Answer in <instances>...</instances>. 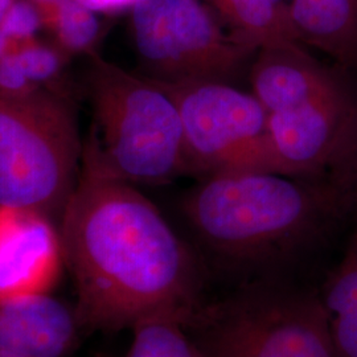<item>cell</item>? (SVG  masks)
Returning <instances> with one entry per match:
<instances>
[{"label": "cell", "mask_w": 357, "mask_h": 357, "mask_svg": "<svg viewBox=\"0 0 357 357\" xmlns=\"http://www.w3.org/2000/svg\"><path fill=\"white\" fill-rule=\"evenodd\" d=\"M131 36L144 76L160 82H229L258 48L224 28L203 0H137Z\"/></svg>", "instance_id": "cell-6"}, {"label": "cell", "mask_w": 357, "mask_h": 357, "mask_svg": "<svg viewBox=\"0 0 357 357\" xmlns=\"http://www.w3.org/2000/svg\"><path fill=\"white\" fill-rule=\"evenodd\" d=\"M355 107V86L343 84L293 109L268 114L274 172L317 178L339 153Z\"/></svg>", "instance_id": "cell-8"}, {"label": "cell", "mask_w": 357, "mask_h": 357, "mask_svg": "<svg viewBox=\"0 0 357 357\" xmlns=\"http://www.w3.org/2000/svg\"><path fill=\"white\" fill-rule=\"evenodd\" d=\"M159 82L178 106L191 176L274 172L268 113L253 93L222 81Z\"/></svg>", "instance_id": "cell-7"}, {"label": "cell", "mask_w": 357, "mask_h": 357, "mask_svg": "<svg viewBox=\"0 0 357 357\" xmlns=\"http://www.w3.org/2000/svg\"><path fill=\"white\" fill-rule=\"evenodd\" d=\"M41 26V16L33 4L26 0H15L4 16L0 29L15 41H31Z\"/></svg>", "instance_id": "cell-19"}, {"label": "cell", "mask_w": 357, "mask_h": 357, "mask_svg": "<svg viewBox=\"0 0 357 357\" xmlns=\"http://www.w3.org/2000/svg\"><path fill=\"white\" fill-rule=\"evenodd\" d=\"M59 233L79 327L131 330L158 317L187 326L200 310L191 250L131 183L81 166Z\"/></svg>", "instance_id": "cell-1"}, {"label": "cell", "mask_w": 357, "mask_h": 357, "mask_svg": "<svg viewBox=\"0 0 357 357\" xmlns=\"http://www.w3.org/2000/svg\"><path fill=\"white\" fill-rule=\"evenodd\" d=\"M327 181L339 193L345 209H357V86L355 107L344 141L327 172Z\"/></svg>", "instance_id": "cell-17"}, {"label": "cell", "mask_w": 357, "mask_h": 357, "mask_svg": "<svg viewBox=\"0 0 357 357\" xmlns=\"http://www.w3.org/2000/svg\"><path fill=\"white\" fill-rule=\"evenodd\" d=\"M187 326L204 357H337L319 296L271 283L200 308Z\"/></svg>", "instance_id": "cell-5"}, {"label": "cell", "mask_w": 357, "mask_h": 357, "mask_svg": "<svg viewBox=\"0 0 357 357\" xmlns=\"http://www.w3.org/2000/svg\"><path fill=\"white\" fill-rule=\"evenodd\" d=\"M93 122L81 166L131 184H165L190 175L178 106L159 82L90 53Z\"/></svg>", "instance_id": "cell-3"}, {"label": "cell", "mask_w": 357, "mask_h": 357, "mask_svg": "<svg viewBox=\"0 0 357 357\" xmlns=\"http://www.w3.org/2000/svg\"><path fill=\"white\" fill-rule=\"evenodd\" d=\"M181 208L203 246L234 268L282 262L314 243L331 220L347 212L327 180L271 172L200 178Z\"/></svg>", "instance_id": "cell-2"}, {"label": "cell", "mask_w": 357, "mask_h": 357, "mask_svg": "<svg viewBox=\"0 0 357 357\" xmlns=\"http://www.w3.org/2000/svg\"><path fill=\"white\" fill-rule=\"evenodd\" d=\"M54 28L61 47L69 52L93 48L100 36L101 24L96 11L77 0H60L56 4Z\"/></svg>", "instance_id": "cell-16"}, {"label": "cell", "mask_w": 357, "mask_h": 357, "mask_svg": "<svg viewBox=\"0 0 357 357\" xmlns=\"http://www.w3.org/2000/svg\"><path fill=\"white\" fill-rule=\"evenodd\" d=\"M13 51V41L0 29V59Z\"/></svg>", "instance_id": "cell-21"}, {"label": "cell", "mask_w": 357, "mask_h": 357, "mask_svg": "<svg viewBox=\"0 0 357 357\" xmlns=\"http://www.w3.org/2000/svg\"><path fill=\"white\" fill-rule=\"evenodd\" d=\"M79 328L75 310L48 293L0 298V354L65 357Z\"/></svg>", "instance_id": "cell-11"}, {"label": "cell", "mask_w": 357, "mask_h": 357, "mask_svg": "<svg viewBox=\"0 0 357 357\" xmlns=\"http://www.w3.org/2000/svg\"><path fill=\"white\" fill-rule=\"evenodd\" d=\"M126 357H204L185 332V324L175 318L158 317L142 320L132 328Z\"/></svg>", "instance_id": "cell-15"}, {"label": "cell", "mask_w": 357, "mask_h": 357, "mask_svg": "<svg viewBox=\"0 0 357 357\" xmlns=\"http://www.w3.org/2000/svg\"><path fill=\"white\" fill-rule=\"evenodd\" d=\"M93 11H115L131 7L137 0H77Z\"/></svg>", "instance_id": "cell-20"}, {"label": "cell", "mask_w": 357, "mask_h": 357, "mask_svg": "<svg viewBox=\"0 0 357 357\" xmlns=\"http://www.w3.org/2000/svg\"><path fill=\"white\" fill-rule=\"evenodd\" d=\"M15 0H0V24L4 19V16L8 13V10L11 8Z\"/></svg>", "instance_id": "cell-22"}, {"label": "cell", "mask_w": 357, "mask_h": 357, "mask_svg": "<svg viewBox=\"0 0 357 357\" xmlns=\"http://www.w3.org/2000/svg\"><path fill=\"white\" fill-rule=\"evenodd\" d=\"M13 51L26 78L38 88L52 82L61 70V56L50 47L26 41Z\"/></svg>", "instance_id": "cell-18"}, {"label": "cell", "mask_w": 357, "mask_h": 357, "mask_svg": "<svg viewBox=\"0 0 357 357\" xmlns=\"http://www.w3.org/2000/svg\"><path fill=\"white\" fill-rule=\"evenodd\" d=\"M82 150L76 116L60 94L0 91V206L61 218Z\"/></svg>", "instance_id": "cell-4"}, {"label": "cell", "mask_w": 357, "mask_h": 357, "mask_svg": "<svg viewBox=\"0 0 357 357\" xmlns=\"http://www.w3.org/2000/svg\"><path fill=\"white\" fill-rule=\"evenodd\" d=\"M343 70L321 64L299 41L259 48L250 64L252 93L270 113L289 110L339 86Z\"/></svg>", "instance_id": "cell-10"}, {"label": "cell", "mask_w": 357, "mask_h": 357, "mask_svg": "<svg viewBox=\"0 0 357 357\" xmlns=\"http://www.w3.org/2000/svg\"><path fill=\"white\" fill-rule=\"evenodd\" d=\"M289 13L303 45L326 53L343 72L357 70V0H290Z\"/></svg>", "instance_id": "cell-12"}, {"label": "cell", "mask_w": 357, "mask_h": 357, "mask_svg": "<svg viewBox=\"0 0 357 357\" xmlns=\"http://www.w3.org/2000/svg\"><path fill=\"white\" fill-rule=\"evenodd\" d=\"M63 261L51 217L0 206V298L48 293Z\"/></svg>", "instance_id": "cell-9"}, {"label": "cell", "mask_w": 357, "mask_h": 357, "mask_svg": "<svg viewBox=\"0 0 357 357\" xmlns=\"http://www.w3.org/2000/svg\"><path fill=\"white\" fill-rule=\"evenodd\" d=\"M337 357H357V233L319 296Z\"/></svg>", "instance_id": "cell-14"}, {"label": "cell", "mask_w": 357, "mask_h": 357, "mask_svg": "<svg viewBox=\"0 0 357 357\" xmlns=\"http://www.w3.org/2000/svg\"><path fill=\"white\" fill-rule=\"evenodd\" d=\"M203 1L231 33L258 50L286 41H299L290 20L287 0Z\"/></svg>", "instance_id": "cell-13"}, {"label": "cell", "mask_w": 357, "mask_h": 357, "mask_svg": "<svg viewBox=\"0 0 357 357\" xmlns=\"http://www.w3.org/2000/svg\"><path fill=\"white\" fill-rule=\"evenodd\" d=\"M0 357H13V356H7V355H3V354H0Z\"/></svg>", "instance_id": "cell-23"}]
</instances>
